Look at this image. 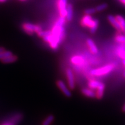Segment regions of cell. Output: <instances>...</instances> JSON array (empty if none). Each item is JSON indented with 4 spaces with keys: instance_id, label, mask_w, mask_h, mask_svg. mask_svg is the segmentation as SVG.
<instances>
[{
    "instance_id": "6da1fadb",
    "label": "cell",
    "mask_w": 125,
    "mask_h": 125,
    "mask_svg": "<svg viewBox=\"0 0 125 125\" xmlns=\"http://www.w3.org/2000/svg\"><path fill=\"white\" fill-rule=\"evenodd\" d=\"M65 19V18L60 16L54 23L51 30H42L38 34L39 37L42 38L43 41L48 43L52 49L54 51L59 49V45L64 38L65 30L64 26Z\"/></svg>"
},
{
    "instance_id": "7a4b0ae2",
    "label": "cell",
    "mask_w": 125,
    "mask_h": 125,
    "mask_svg": "<svg viewBox=\"0 0 125 125\" xmlns=\"http://www.w3.org/2000/svg\"><path fill=\"white\" fill-rule=\"evenodd\" d=\"M81 24L82 27L89 28L91 33H94L98 29L99 22L97 19H93L89 15H85L81 20Z\"/></svg>"
},
{
    "instance_id": "3957f363",
    "label": "cell",
    "mask_w": 125,
    "mask_h": 125,
    "mask_svg": "<svg viewBox=\"0 0 125 125\" xmlns=\"http://www.w3.org/2000/svg\"><path fill=\"white\" fill-rule=\"evenodd\" d=\"M115 65L112 64H109L104 67H100V68H96V69L92 70L90 71V74L93 76H102L104 75L109 74L112 70H114Z\"/></svg>"
},
{
    "instance_id": "277c9868",
    "label": "cell",
    "mask_w": 125,
    "mask_h": 125,
    "mask_svg": "<svg viewBox=\"0 0 125 125\" xmlns=\"http://www.w3.org/2000/svg\"><path fill=\"white\" fill-rule=\"evenodd\" d=\"M66 78L68 83V86L71 90H74L75 87V82L74 75L71 68H67L65 70Z\"/></svg>"
},
{
    "instance_id": "5b68a950",
    "label": "cell",
    "mask_w": 125,
    "mask_h": 125,
    "mask_svg": "<svg viewBox=\"0 0 125 125\" xmlns=\"http://www.w3.org/2000/svg\"><path fill=\"white\" fill-rule=\"evenodd\" d=\"M56 85L59 87L64 95L67 97H71L72 96V93L71 92V89H69V87H67V86L65 85V83L62 80L58 79L56 81Z\"/></svg>"
},
{
    "instance_id": "8992f818",
    "label": "cell",
    "mask_w": 125,
    "mask_h": 125,
    "mask_svg": "<svg viewBox=\"0 0 125 125\" xmlns=\"http://www.w3.org/2000/svg\"><path fill=\"white\" fill-rule=\"evenodd\" d=\"M67 5V0H57V7L60 16L66 17Z\"/></svg>"
},
{
    "instance_id": "52a82bcc",
    "label": "cell",
    "mask_w": 125,
    "mask_h": 125,
    "mask_svg": "<svg viewBox=\"0 0 125 125\" xmlns=\"http://www.w3.org/2000/svg\"><path fill=\"white\" fill-rule=\"evenodd\" d=\"M107 19L109 23L113 26L114 29H116V30L118 31V32H120V33L122 32V30H121V26H120L118 20L116 19V17L112 15H109L108 16Z\"/></svg>"
},
{
    "instance_id": "ba28073f",
    "label": "cell",
    "mask_w": 125,
    "mask_h": 125,
    "mask_svg": "<svg viewBox=\"0 0 125 125\" xmlns=\"http://www.w3.org/2000/svg\"><path fill=\"white\" fill-rule=\"evenodd\" d=\"M23 30L29 35H32L35 33L36 24H33L30 23H25L22 25Z\"/></svg>"
},
{
    "instance_id": "9c48e42d",
    "label": "cell",
    "mask_w": 125,
    "mask_h": 125,
    "mask_svg": "<svg viewBox=\"0 0 125 125\" xmlns=\"http://www.w3.org/2000/svg\"><path fill=\"white\" fill-rule=\"evenodd\" d=\"M86 43L87 46L89 47L90 51L92 53L96 54L98 52V48L97 47L96 43L93 41L92 39L88 38L86 40Z\"/></svg>"
},
{
    "instance_id": "30bf717a",
    "label": "cell",
    "mask_w": 125,
    "mask_h": 125,
    "mask_svg": "<svg viewBox=\"0 0 125 125\" xmlns=\"http://www.w3.org/2000/svg\"><path fill=\"white\" fill-rule=\"evenodd\" d=\"M104 90H105V85L104 83L101 82L99 87L96 90V98L100 100L103 97L104 94Z\"/></svg>"
},
{
    "instance_id": "8fae6325",
    "label": "cell",
    "mask_w": 125,
    "mask_h": 125,
    "mask_svg": "<svg viewBox=\"0 0 125 125\" xmlns=\"http://www.w3.org/2000/svg\"><path fill=\"white\" fill-rule=\"evenodd\" d=\"M81 93H82V94L87 97L92 98H96V93L90 88H86V87L82 88L81 89Z\"/></svg>"
},
{
    "instance_id": "7c38bea8",
    "label": "cell",
    "mask_w": 125,
    "mask_h": 125,
    "mask_svg": "<svg viewBox=\"0 0 125 125\" xmlns=\"http://www.w3.org/2000/svg\"><path fill=\"white\" fill-rule=\"evenodd\" d=\"M71 62L74 64L80 65H82L84 62L83 57L80 56H74L71 59Z\"/></svg>"
},
{
    "instance_id": "4fadbf2b",
    "label": "cell",
    "mask_w": 125,
    "mask_h": 125,
    "mask_svg": "<svg viewBox=\"0 0 125 125\" xmlns=\"http://www.w3.org/2000/svg\"><path fill=\"white\" fill-rule=\"evenodd\" d=\"M18 60V57L15 54H12V55L8 56V57H6L4 59H2L1 62L4 64H9L12 63V62H16Z\"/></svg>"
},
{
    "instance_id": "5bb4252c",
    "label": "cell",
    "mask_w": 125,
    "mask_h": 125,
    "mask_svg": "<svg viewBox=\"0 0 125 125\" xmlns=\"http://www.w3.org/2000/svg\"><path fill=\"white\" fill-rule=\"evenodd\" d=\"M101 83V82L98 81L90 79L87 83V85H88L89 88L91 89L92 90H96L99 87V86L100 85Z\"/></svg>"
},
{
    "instance_id": "9a60e30c",
    "label": "cell",
    "mask_w": 125,
    "mask_h": 125,
    "mask_svg": "<svg viewBox=\"0 0 125 125\" xmlns=\"http://www.w3.org/2000/svg\"><path fill=\"white\" fill-rule=\"evenodd\" d=\"M73 18V7L72 4H68L67 8V15L65 19L67 21H71Z\"/></svg>"
},
{
    "instance_id": "2e32d148",
    "label": "cell",
    "mask_w": 125,
    "mask_h": 125,
    "mask_svg": "<svg viewBox=\"0 0 125 125\" xmlns=\"http://www.w3.org/2000/svg\"><path fill=\"white\" fill-rule=\"evenodd\" d=\"M115 17H116V19L118 20L120 26H121L122 30V32L125 34V19L123 16H122L121 15H116Z\"/></svg>"
},
{
    "instance_id": "e0dca14e",
    "label": "cell",
    "mask_w": 125,
    "mask_h": 125,
    "mask_svg": "<svg viewBox=\"0 0 125 125\" xmlns=\"http://www.w3.org/2000/svg\"><path fill=\"white\" fill-rule=\"evenodd\" d=\"M54 120L53 115H49L42 122V125H51Z\"/></svg>"
},
{
    "instance_id": "ac0fdd59",
    "label": "cell",
    "mask_w": 125,
    "mask_h": 125,
    "mask_svg": "<svg viewBox=\"0 0 125 125\" xmlns=\"http://www.w3.org/2000/svg\"><path fill=\"white\" fill-rule=\"evenodd\" d=\"M115 41L118 43H125V34H122L119 32V34H116L115 37Z\"/></svg>"
},
{
    "instance_id": "d6986e66",
    "label": "cell",
    "mask_w": 125,
    "mask_h": 125,
    "mask_svg": "<svg viewBox=\"0 0 125 125\" xmlns=\"http://www.w3.org/2000/svg\"><path fill=\"white\" fill-rule=\"evenodd\" d=\"M13 54L12 52L9 51H4L2 52H0V60H2V59H4L6 57H8V56Z\"/></svg>"
},
{
    "instance_id": "ffe728a7",
    "label": "cell",
    "mask_w": 125,
    "mask_h": 125,
    "mask_svg": "<svg viewBox=\"0 0 125 125\" xmlns=\"http://www.w3.org/2000/svg\"><path fill=\"white\" fill-rule=\"evenodd\" d=\"M108 8V4H106V3H103V4H100L99 5L97 6V7L95 8H96V10L97 12H101L104 10Z\"/></svg>"
},
{
    "instance_id": "44dd1931",
    "label": "cell",
    "mask_w": 125,
    "mask_h": 125,
    "mask_svg": "<svg viewBox=\"0 0 125 125\" xmlns=\"http://www.w3.org/2000/svg\"><path fill=\"white\" fill-rule=\"evenodd\" d=\"M118 56L122 59L123 60H125V49L123 48H120L118 51Z\"/></svg>"
},
{
    "instance_id": "7402d4cb",
    "label": "cell",
    "mask_w": 125,
    "mask_h": 125,
    "mask_svg": "<svg viewBox=\"0 0 125 125\" xmlns=\"http://www.w3.org/2000/svg\"><path fill=\"white\" fill-rule=\"evenodd\" d=\"M97 11L96 10V8H88L85 9V11H84V13H85V15H91L92 14H94L96 13Z\"/></svg>"
},
{
    "instance_id": "603a6c76",
    "label": "cell",
    "mask_w": 125,
    "mask_h": 125,
    "mask_svg": "<svg viewBox=\"0 0 125 125\" xmlns=\"http://www.w3.org/2000/svg\"><path fill=\"white\" fill-rule=\"evenodd\" d=\"M0 125H17V123L14 122L12 121L11 119H9V121L5 122L2 123V124Z\"/></svg>"
},
{
    "instance_id": "cb8c5ba5",
    "label": "cell",
    "mask_w": 125,
    "mask_h": 125,
    "mask_svg": "<svg viewBox=\"0 0 125 125\" xmlns=\"http://www.w3.org/2000/svg\"><path fill=\"white\" fill-rule=\"evenodd\" d=\"M118 1H119V2L121 3V4H122L125 7V0H118Z\"/></svg>"
},
{
    "instance_id": "d4e9b609",
    "label": "cell",
    "mask_w": 125,
    "mask_h": 125,
    "mask_svg": "<svg viewBox=\"0 0 125 125\" xmlns=\"http://www.w3.org/2000/svg\"><path fill=\"white\" fill-rule=\"evenodd\" d=\"M5 51V49L4 48V47L0 46V52H2Z\"/></svg>"
},
{
    "instance_id": "484cf974",
    "label": "cell",
    "mask_w": 125,
    "mask_h": 125,
    "mask_svg": "<svg viewBox=\"0 0 125 125\" xmlns=\"http://www.w3.org/2000/svg\"><path fill=\"white\" fill-rule=\"evenodd\" d=\"M122 110H123V111L124 112H125V104L123 106V108H122Z\"/></svg>"
},
{
    "instance_id": "4316f807",
    "label": "cell",
    "mask_w": 125,
    "mask_h": 125,
    "mask_svg": "<svg viewBox=\"0 0 125 125\" xmlns=\"http://www.w3.org/2000/svg\"><path fill=\"white\" fill-rule=\"evenodd\" d=\"M7 1V0H0V2H4Z\"/></svg>"
},
{
    "instance_id": "83f0119b",
    "label": "cell",
    "mask_w": 125,
    "mask_h": 125,
    "mask_svg": "<svg viewBox=\"0 0 125 125\" xmlns=\"http://www.w3.org/2000/svg\"><path fill=\"white\" fill-rule=\"evenodd\" d=\"M123 64L125 65V60H123Z\"/></svg>"
},
{
    "instance_id": "f1b7e54d",
    "label": "cell",
    "mask_w": 125,
    "mask_h": 125,
    "mask_svg": "<svg viewBox=\"0 0 125 125\" xmlns=\"http://www.w3.org/2000/svg\"><path fill=\"white\" fill-rule=\"evenodd\" d=\"M123 76H125V71L124 74H123Z\"/></svg>"
},
{
    "instance_id": "f546056e",
    "label": "cell",
    "mask_w": 125,
    "mask_h": 125,
    "mask_svg": "<svg viewBox=\"0 0 125 125\" xmlns=\"http://www.w3.org/2000/svg\"><path fill=\"white\" fill-rule=\"evenodd\" d=\"M20 1H26V0H20Z\"/></svg>"
}]
</instances>
